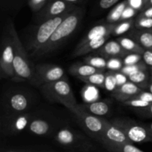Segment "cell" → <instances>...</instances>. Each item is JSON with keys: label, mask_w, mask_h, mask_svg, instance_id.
Instances as JSON below:
<instances>
[{"label": "cell", "mask_w": 152, "mask_h": 152, "mask_svg": "<svg viewBox=\"0 0 152 152\" xmlns=\"http://www.w3.org/2000/svg\"><path fill=\"white\" fill-rule=\"evenodd\" d=\"M114 76H115L116 81H117V87L118 86H121L123 85H124L125 83H127L129 81V79L126 75H125L124 74H123L122 72H120V71H114Z\"/></svg>", "instance_id": "cell-39"}, {"label": "cell", "mask_w": 152, "mask_h": 152, "mask_svg": "<svg viewBox=\"0 0 152 152\" xmlns=\"http://www.w3.org/2000/svg\"><path fill=\"white\" fill-rule=\"evenodd\" d=\"M36 114H37L32 111L9 115L1 114L0 120L1 133L7 136L18 134L27 129L28 125Z\"/></svg>", "instance_id": "cell-10"}, {"label": "cell", "mask_w": 152, "mask_h": 152, "mask_svg": "<svg viewBox=\"0 0 152 152\" xmlns=\"http://www.w3.org/2000/svg\"><path fill=\"white\" fill-rule=\"evenodd\" d=\"M151 71H152V68H151Z\"/></svg>", "instance_id": "cell-51"}, {"label": "cell", "mask_w": 152, "mask_h": 152, "mask_svg": "<svg viewBox=\"0 0 152 152\" xmlns=\"http://www.w3.org/2000/svg\"><path fill=\"white\" fill-rule=\"evenodd\" d=\"M147 124V126L148 127V129H149L150 132H151V134H152V123H146Z\"/></svg>", "instance_id": "cell-48"}, {"label": "cell", "mask_w": 152, "mask_h": 152, "mask_svg": "<svg viewBox=\"0 0 152 152\" xmlns=\"http://www.w3.org/2000/svg\"><path fill=\"white\" fill-rule=\"evenodd\" d=\"M85 62L97 69L105 70L107 68V59L101 56H89L85 58Z\"/></svg>", "instance_id": "cell-28"}, {"label": "cell", "mask_w": 152, "mask_h": 152, "mask_svg": "<svg viewBox=\"0 0 152 152\" xmlns=\"http://www.w3.org/2000/svg\"><path fill=\"white\" fill-rule=\"evenodd\" d=\"M109 37L110 36H105V37L91 40L83 45H77L72 53V57H77V56H83L91 52H96L104 45V44L108 41Z\"/></svg>", "instance_id": "cell-18"}, {"label": "cell", "mask_w": 152, "mask_h": 152, "mask_svg": "<svg viewBox=\"0 0 152 152\" xmlns=\"http://www.w3.org/2000/svg\"><path fill=\"white\" fill-rule=\"evenodd\" d=\"M77 7L75 4H70L64 0H49L40 11L35 13V21L37 24L42 23L50 19L69 13Z\"/></svg>", "instance_id": "cell-12"}, {"label": "cell", "mask_w": 152, "mask_h": 152, "mask_svg": "<svg viewBox=\"0 0 152 152\" xmlns=\"http://www.w3.org/2000/svg\"><path fill=\"white\" fill-rule=\"evenodd\" d=\"M117 40L121 45L123 48L128 53L142 55L145 51V49L131 37H122L117 39Z\"/></svg>", "instance_id": "cell-22"}, {"label": "cell", "mask_w": 152, "mask_h": 152, "mask_svg": "<svg viewBox=\"0 0 152 152\" xmlns=\"http://www.w3.org/2000/svg\"><path fill=\"white\" fill-rule=\"evenodd\" d=\"M124 105L127 107H130V108H134L135 110L137 109H143V108H146L147 107L149 106L151 103L146 102V101L142 100V99H137V98H132V99H129L127 101H125L123 102Z\"/></svg>", "instance_id": "cell-30"}, {"label": "cell", "mask_w": 152, "mask_h": 152, "mask_svg": "<svg viewBox=\"0 0 152 152\" xmlns=\"http://www.w3.org/2000/svg\"><path fill=\"white\" fill-rule=\"evenodd\" d=\"M147 66L148 65L145 63L144 62L141 61L139 63L135 64V65H123V68L120 70V72L124 74L127 77L132 75V74H134V73L137 72L139 71H145L147 70Z\"/></svg>", "instance_id": "cell-29"}, {"label": "cell", "mask_w": 152, "mask_h": 152, "mask_svg": "<svg viewBox=\"0 0 152 152\" xmlns=\"http://www.w3.org/2000/svg\"><path fill=\"white\" fill-rule=\"evenodd\" d=\"M123 67V59L118 57L110 58L107 59V69L108 71H120Z\"/></svg>", "instance_id": "cell-34"}, {"label": "cell", "mask_w": 152, "mask_h": 152, "mask_svg": "<svg viewBox=\"0 0 152 152\" xmlns=\"http://www.w3.org/2000/svg\"><path fill=\"white\" fill-rule=\"evenodd\" d=\"M110 121L119 128L133 144L152 142V134L146 123L122 117H116Z\"/></svg>", "instance_id": "cell-7"}, {"label": "cell", "mask_w": 152, "mask_h": 152, "mask_svg": "<svg viewBox=\"0 0 152 152\" xmlns=\"http://www.w3.org/2000/svg\"><path fill=\"white\" fill-rule=\"evenodd\" d=\"M34 105V98L30 92L22 89L7 91L1 100L2 114H22L31 111Z\"/></svg>", "instance_id": "cell-6"}, {"label": "cell", "mask_w": 152, "mask_h": 152, "mask_svg": "<svg viewBox=\"0 0 152 152\" xmlns=\"http://www.w3.org/2000/svg\"><path fill=\"white\" fill-rule=\"evenodd\" d=\"M108 152H144L132 143L122 145H108L103 147Z\"/></svg>", "instance_id": "cell-27"}, {"label": "cell", "mask_w": 152, "mask_h": 152, "mask_svg": "<svg viewBox=\"0 0 152 152\" xmlns=\"http://www.w3.org/2000/svg\"><path fill=\"white\" fill-rule=\"evenodd\" d=\"M142 59V55L137 53H129L123 58V65H132L139 63Z\"/></svg>", "instance_id": "cell-36"}, {"label": "cell", "mask_w": 152, "mask_h": 152, "mask_svg": "<svg viewBox=\"0 0 152 152\" xmlns=\"http://www.w3.org/2000/svg\"><path fill=\"white\" fill-rule=\"evenodd\" d=\"M133 98H137V99H142V100L146 101V102L152 103V94L150 93V92L148 91H145V90L141 91L137 95L134 96Z\"/></svg>", "instance_id": "cell-40"}, {"label": "cell", "mask_w": 152, "mask_h": 152, "mask_svg": "<svg viewBox=\"0 0 152 152\" xmlns=\"http://www.w3.org/2000/svg\"><path fill=\"white\" fill-rule=\"evenodd\" d=\"M99 143L102 147L108 145H122V144L132 143L126 135L119 128L111 123L110 120H106L105 129L102 133Z\"/></svg>", "instance_id": "cell-14"}, {"label": "cell", "mask_w": 152, "mask_h": 152, "mask_svg": "<svg viewBox=\"0 0 152 152\" xmlns=\"http://www.w3.org/2000/svg\"><path fill=\"white\" fill-rule=\"evenodd\" d=\"M128 79L130 82L134 83L139 86L142 90H146L149 83V75L147 70L145 71H139L132 75L129 76Z\"/></svg>", "instance_id": "cell-24"}, {"label": "cell", "mask_w": 152, "mask_h": 152, "mask_svg": "<svg viewBox=\"0 0 152 152\" xmlns=\"http://www.w3.org/2000/svg\"><path fill=\"white\" fill-rule=\"evenodd\" d=\"M134 28L137 29H152V19L137 16L134 19Z\"/></svg>", "instance_id": "cell-32"}, {"label": "cell", "mask_w": 152, "mask_h": 152, "mask_svg": "<svg viewBox=\"0 0 152 152\" xmlns=\"http://www.w3.org/2000/svg\"><path fill=\"white\" fill-rule=\"evenodd\" d=\"M119 1L120 0H99L98 5L102 10H107L111 7H114Z\"/></svg>", "instance_id": "cell-38"}, {"label": "cell", "mask_w": 152, "mask_h": 152, "mask_svg": "<svg viewBox=\"0 0 152 152\" xmlns=\"http://www.w3.org/2000/svg\"><path fill=\"white\" fill-rule=\"evenodd\" d=\"M48 1L49 0H27L28 6L34 13L40 11L48 2Z\"/></svg>", "instance_id": "cell-35"}, {"label": "cell", "mask_w": 152, "mask_h": 152, "mask_svg": "<svg viewBox=\"0 0 152 152\" xmlns=\"http://www.w3.org/2000/svg\"><path fill=\"white\" fill-rule=\"evenodd\" d=\"M40 90L48 100L62 104L69 110L78 105L67 79L42 85Z\"/></svg>", "instance_id": "cell-5"}, {"label": "cell", "mask_w": 152, "mask_h": 152, "mask_svg": "<svg viewBox=\"0 0 152 152\" xmlns=\"http://www.w3.org/2000/svg\"><path fill=\"white\" fill-rule=\"evenodd\" d=\"M151 6H152V0H148V1H146V3L145 4V5H144L143 8H145V7H151Z\"/></svg>", "instance_id": "cell-47"}, {"label": "cell", "mask_w": 152, "mask_h": 152, "mask_svg": "<svg viewBox=\"0 0 152 152\" xmlns=\"http://www.w3.org/2000/svg\"><path fill=\"white\" fill-rule=\"evenodd\" d=\"M53 137L59 145L70 152H102L90 137L67 125L59 129Z\"/></svg>", "instance_id": "cell-3"}, {"label": "cell", "mask_w": 152, "mask_h": 152, "mask_svg": "<svg viewBox=\"0 0 152 152\" xmlns=\"http://www.w3.org/2000/svg\"><path fill=\"white\" fill-rule=\"evenodd\" d=\"M105 75H106V72L102 71V72H98L96 73V74H94L92 75L89 76V77H86V78L81 79L80 80L87 83V84L91 85V86H97V87L104 88Z\"/></svg>", "instance_id": "cell-26"}, {"label": "cell", "mask_w": 152, "mask_h": 152, "mask_svg": "<svg viewBox=\"0 0 152 152\" xmlns=\"http://www.w3.org/2000/svg\"><path fill=\"white\" fill-rule=\"evenodd\" d=\"M142 56L143 62L152 68V50H145Z\"/></svg>", "instance_id": "cell-42"}, {"label": "cell", "mask_w": 152, "mask_h": 152, "mask_svg": "<svg viewBox=\"0 0 152 152\" xmlns=\"http://www.w3.org/2000/svg\"><path fill=\"white\" fill-rule=\"evenodd\" d=\"M129 36L145 50H152V29H137L130 31Z\"/></svg>", "instance_id": "cell-20"}, {"label": "cell", "mask_w": 152, "mask_h": 152, "mask_svg": "<svg viewBox=\"0 0 152 152\" xmlns=\"http://www.w3.org/2000/svg\"><path fill=\"white\" fill-rule=\"evenodd\" d=\"M129 5V0H124L119 4H116L107 16V22L111 24H117L120 22L125 9Z\"/></svg>", "instance_id": "cell-23"}, {"label": "cell", "mask_w": 152, "mask_h": 152, "mask_svg": "<svg viewBox=\"0 0 152 152\" xmlns=\"http://www.w3.org/2000/svg\"><path fill=\"white\" fill-rule=\"evenodd\" d=\"M70 111L76 116L88 136L99 142L105 129L106 119L87 112L83 110L80 105L71 108Z\"/></svg>", "instance_id": "cell-9"}, {"label": "cell", "mask_w": 152, "mask_h": 152, "mask_svg": "<svg viewBox=\"0 0 152 152\" xmlns=\"http://www.w3.org/2000/svg\"><path fill=\"white\" fill-rule=\"evenodd\" d=\"M10 32L13 41L14 56H13V70L14 80L18 81H28L34 86H38V79L34 67L28 58V53L24 47L16 31L13 21L10 22Z\"/></svg>", "instance_id": "cell-2"}, {"label": "cell", "mask_w": 152, "mask_h": 152, "mask_svg": "<svg viewBox=\"0 0 152 152\" xmlns=\"http://www.w3.org/2000/svg\"><path fill=\"white\" fill-rule=\"evenodd\" d=\"M70 13V12H69ZM68 13L57 17L50 19L38 24L33 30L25 47L28 55L32 57H37L41 50L48 44L54 31L58 28Z\"/></svg>", "instance_id": "cell-4"}, {"label": "cell", "mask_w": 152, "mask_h": 152, "mask_svg": "<svg viewBox=\"0 0 152 152\" xmlns=\"http://www.w3.org/2000/svg\"><path fill=\"white\" fill-rule=\"evenodd\" d=\"M64 1H67V2L70 3V4H77V3H80L81 1H84V0H64Z\"/></svg>", "instance_id": "cell-44"}, {"label": "cell", "mask_w": 152, "mask_h": 152, "mask_svg": "<svg viewBox=\"0 0 152 152\" xmlns=\"http://www.w3.org/2000/svg\"><path fill=\"white\" fill-rule=\"evenodd\" d=\"M39 86L67 79L65 71L62 67L53 64H39L35 66Z\"/></svg>", "instance_id": "cell-13"}, {"label": "cell", "mask_w": 152, "mask_h": 152, "mask_svg": "<svg viewBox=\"0 0 152 152\" xmlns=\"http://www.w3.org/2000/svg\"><path fill=\"white\" fill-rule=\"evenodd\" d=\"M66 126L61 120L54 117H39L36 114L28 125L26 130L34 135L48 137L54 134L59 129Z\"/></svg>", "instance_id": "cell-11"}, {"label": "cell", "mask_w": 152, "mask_h": 152, "mask_svg": "<svg viewBox=\"0 0 152 152\" xmlns=\"http://www.w3.org/2000/svg\"><path fill=\"white\" fill-rule=\"evenodd\" d=\"M146 90L148 91H149L150 93L152 94V79L150 80V82L149 83H148V87H147Z\"/></svg>", "instance_id": "cell-46"}, {"label": "cell", "mask_w": 152, "mask_h": 152, "mask_svg": "<svg viewBox=\"0 0 152 152\" xmlns=\"http://www.w3.org/2000/svg\"><path fill=\"white\" fill-rule=\"evenodd\" d=\"M134 28V19H131L127 20H123L115 24L111 35L120 36L125 34L129 31H132Z\"/></svg>", "instance_id": "cell-25"}, {"label": "cell", "mask_w": 152, "mask_h": 152, "mask_svg": "<svg viewBox=\"0 0 152 152\" xmlns=\"http://www.w3.org/2000/svg\"><path fill=\"white\" fill-rule=\"evenodd\" d=\"M151 79H152V71H151Z\"/></svg>", "instance_id": "cell-50"}, {"label": "cell", "mask_w": 152, "mask_h": 152, "mask_svg": "<svg viewBox=\"0 0 152 152\" xmlns=\"http://www.w3.org/2000/svg\"><path fill=\"white\" fill-rule=\"evenodd\" d=\"M84 13V9L80 7H77L68 13L37 57L48 56L59 49L77 31L81 24Z\"/></svg>", "instance_id": "cell-1"}, {"label": "cell", "mask_w": 152, "mask_h": 152, "mask_svg": "<svg viewBox=\"0 0 152 152\" xmlns=\"http://www.w3.org/2000/svg\"><path fill=\"white\" fill-rule=\"evenodd\" d=\"M0 5L2 10H14L19 9L21 5V0H0Z\"/></svg>", "instance_id": "cell-33"}, {"label": "cell", "mask_w": 152, "mask_h": 152, "mask_svg": "<svg viewBox=\"0 0 152 152\" xmlns=\"http://www.w3.org/2000/svg\"><path fill=\"white\" fill-rule=\"evenodd\" d=\"M5 152H33L32 151H27L25 149H12L6 151Z\"/></svg>", "instance_id": "cell-45"}, {"label": "cell", "mask_w": 152, "mask_h": 152, "mask_svg": "<svg viewBox=\"0 0 152 152\" xmlns=\"http://www.w3.org/2000/svg\"><path fill=\"white\" fill-rule=\"evenodd\" d=\"M11 19H8L4 23L1 39V54L0 59V76L4 79H15L13 70V41L10 32Z\"/></svg>", "instance_id": "cell-8"}, {"label": "cell", "mask_w": 152, "mask_h": 152, "mask_svg": "<svg viewBox=\"0 0 152 152\" xmlns=\"http://www.w3.org/2000/svg\"><path fill=\"white\" fill-rule=\"evenodd\" d=\"M80 106L90 114L98 117H102L109 114L111 105L109 101L96 100L83 105H80Z\"/></svg>", "instance_id": "cell-19"}, {"label": "cell", "mask_w": 152, "mask_h": 152, "mask_svg": "<svg viewBox=\"0 0 152 152\" xmlns=\"http://www.w3.org/2000/svg\"><path fill=\"white\" fill-rule=\"evenodd\" d=\"M117 87V81H116L115 76L113 71H108L106 72L105 80V86L104 88L108 91L113 92Z\"/></svg>", "instance_id": "cell-31"}, {"label": "cell", "mask_w": 152, "mask_h": 152, "mask_svg": "<svg viewBox=\"0 0 152 152\" xmlns=\"http://www.w3.org/2000/svg\"><path fill=\"white\" fill-rule=\"evenodd\" d=\"M137 10L134 8L133 7H132V6L129 4V5L125 9L124 12H123V16H122L121 18V21L132 19V18L137 14Z\"/></svg>", "instance_id": "cell-37"}, {"label": "cell", "mask_w": 152, "mask_h": 152, "mask_svg": "<svg viewBox=\"0 0 152 152\" xmlns=\"http://www.w3.org/2000/svg\"><path fill=\"white\" fill-rule=\"evenodd\" d=\"M141 91L142 88L129 80L123 86L117 87L112 92V95L117 101L123 103L137 95Z\"/></svg>", "instance_id": "cell-17"}, {"label": "cell", "mask_w": 152, "mask_h": 152, "mask_svg": "<svg viewBox=\"0 0 152 152\" xmlns=\"http://www.w3.org/2000/svg\"><path fill=\"white\" fill-rule=\"evenodd\" d=\"M105 70L97 69L86 62H76L69 67V72L74 77L81 80L98 72H102Z\"/></svg>", "instance_id": "cell-21"}, {"label": "cell", "mask_w": 152, "mask_h": 152, "mask_svg": "<svg viewBox=\"0 0 152 152\" xmlns=\"http://www.w3.org/2000/svg\"><path fill=\"white\" fill-rule=\"evenodd\" d=\"M147 1H148V0H143V4H144V5H145V3H146ZM144 5H143V7H144Z\"/></svg>", "instance_id": "cell-49"}, {"label": "cell", "mask_w": 152, "mask_h": 152, "mask_svg": "<svg viewBox=\"0 0 152 152\" xmlns=\"http://www.w3.org/2000/svg\"><path fill=\"white\" fill-rule=\"evenodd\" d=\"M114 26H115V24L108 23V22L96 25L93 28H91V29L87 33L84 38L82 39L80 42L77 45H83L86 43L95 39L99 38V37L111 36Z\"/></svg>", "instance_id": "cell-16"}, {"label": "cell", "mask_w": 152, "mask_h": 152, "mask_svg": "<svg viewBox=\"0 0 152 152\" xmlns=\"http://www.w3.org/2000/svg\"><path fill=\"white\" fill-rule=\"evenodd\" d=\"M138 16L152 19V6L151 7H148L142 9Z\"/></svg>", "instance_id": "cell-43"}, {"label": "cell", "mask_w": 152, "mask_h": 152, "mask_svg": "<svg viewBox=\"0 0 152 152\" xmlns=\"http://www.w3.org/2000/svg\"><path fill=\"white\" fill-rule=\"evenodd\" d=\"M136 111L137 114L139 115L142 116L144 117H148V118H152V103L146 108H143V109H137Z\"/></svg>", "instance_id": "cell-41"}, {"label": "cell", "mask_w": 152, "mask_h": 152, "mask_svg": "<svg viewBox=\"0 0 152 152\" xmlns=\"http://www.w3.org/2000/svg\"><path fill=\"white\" fill-rule=\"evenodd\" d=\"M96 54L103 56L105 59L118 57L122 58L129 54L126 50H125L121 45L117 42V40H109L104 44L102 48L96 51Z\"/></svg>", "instance_id": "cell-15"}]
</instances>
